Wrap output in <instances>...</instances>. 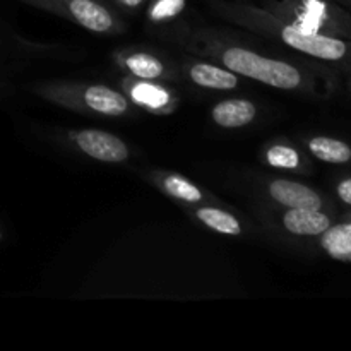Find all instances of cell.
Masks as SVG:
<instances>
[{"label": "cell", "instance_id": "cell-3", "mask_svg": "<svg viewBox=\"0 0 351 351\" xmlns=\"http://www.w3.org/2000/svg\"><path fill=\"white\" fill-rule=\"evenodd\" d=\"M221 62L235 74L256 79L278 89H297L305 81L304 74L288 62L263 57L247 48H226L221 53Z\"/></svg>", "mask_w": 351, "mask_h": 351}, {"label": "cell", "instance_id": "cell-19", "mask_svg": "<svg viewBox=\"0 0 351 351\" xmlns=\"http://www.w3.org/2000/svg\"><path fill=\"white\" fill-rule=\"evenodd\" d=\"M336 192H338L339 199H341L345 204L351 206V178H345V180L339 182L338 187H336Z\"/></svg>", "mask_w": 351, "mask_h": 351}, {"label": "cell", "instance_id": "cell-12", "mask_svg": "<svg viewBox=\"0 0 351 351\" xmlns=\"http://www.w3.org/2000/svg\"><path fill=\"white\" fill-rule=\"evenodd\" d=\"M308 151L314 154L317 160L324 163L345 165L351 161V146L345 141L335 139V137H312L308 141Z\"/></svg>", "mask_w": 351, "mask_h": 351}, {"label": "cell", "instance_id": "cell-5", "mask_svg": "<svg viewBox=\"0 0 351 351\" xmlns=\"http://www.w3.org/2000/svg\"><path fill=\"white\" fill-rule=\"evenodd\" d=\"M79 149L91 156L93 160L105 163H120L129 158V147L120 137L105 130L86 129L75 134Z\"/></svg>", "mask_w": 351, "mask_h": 351}, {"label": "cell", "instance_id": "cell-8", "mask_svg": "<svg viewBox=\"0 0 351 351\" xmlns=\"http://www.w3.org/2000/svg\"><path fill=\"white\" fill-rule=\"evenodd\" d=\"M82 101L89 110L101 115L120 117L129 108V101L122 93L106 86H89L82 93Z\"/></svg>", "mask_w": 351, "mask_h": 351}, {"label": "cell", "instance_id": "cell-21", "mask_svg": "<svg viewBox=\"0 0 351 351\" xmlns=\"http://www.w3.org/2000/svg\"><path fill=\"white\" fill-rule=\"evenodd\" d=\"M345 2H348V3H350V5H351V0H345Z\"/></svg>", "mask_w": 351, "mask_h": 351}, {"label": "cell", "instance_id": "cell-20", "mask_svg": "<svg viewBox=\"0 0 351 351\" xmlns=\"http://www.w3.org/2000/svg\"><path fill=\"white\" fill-rule=\"evenodd\" d=\"M117 2L122 3L123 7H129V9H136V7H139L144 0H117Z\"/></svg>", "mask_w": 351, "mask_h": 351}, {"label": "cell", "instance_id": "cell-6", "mask_svg": "<svg viewBox=\"0 0 351 351\" xmlns=\"http://www.w3.org/2000/svg\"><path fill=\"white\" fill-rule=\"evenodd\" d=\"M271 197L288 209H322L321 194L308 185L293 180H274L269 184Z\"/></svg>", "mask_w": 351, "mask_h": 351}, {"label": "cell", "instance_id": "cell-18", "mask_svg": "<svg viewBox=\"0 0 351 351\" xmlns=\"http://www.w3.org/2000/svg\"><path fill=\"white\" fill-rule=\"evenodd\" d=\"M185 9V0H156L151 5L149 17L151 21H168L177 17Z\"/></svg>", "mask_w": 351, "mask_h": 351}, {"label": "cell", "instance_id": "cell-17", "mask_svg": "<svg viewBox=\"0 0 351 351\" xmlns=\"http://www.w3.org/2000/svg\"><path fill=\"white\" fill-rule=\"evenodd\" d=\"M267 163L276 168H298L300 154L290 146H273L267 151Z\"/></svg>", "mask_w": 351, "mask_h": 351}, {"label": "cell", "instance_id": "cell-10", "mask_svg": "<svg viewBox=\"0 0 351 351\" xmlns=\"http://www.w3.org/2000/svg\"><path fill=\"white\" fill-rule=\"evenodd\" d=\"M191 79L201 88L233 89L239 84V77L230 69H221L211 64H195L191 67Z\"/></svg>", "mask_w": 351, "mask_h": 351}, {"label": "cell", "instance_id": "cell-16", "mask_svg": "<svg viewBox=\"0 0 351 351\" xmlns=\"http://www.w3.org/2000/svg\"><path fill=\"white\" fill-rule=\"evenodd\" d=\"M163 187L168 194H171L177 199H182L185 202H199L202 199V192L199 191V187H195L192 182L185 180L184 177H178V175L165 177Z\"/></svg>", "mask_w": 351, "mask_h": 351}, {"label": "cell", "instance_id": "cell-9", "mask_svg": "<svg viewBox=\"0 0 351 351\" xmlns=\"http://www.w3.org/2000/svg\"><path fill=\"white\" fill-rule=\"evenodd\" d=\"M211 115L219 127L237 129L252 122L257 115V108L249 99H226L213 108Z\"/></svg>", "mask_w": 351, "mask_h": 351}, {"label": "cell", "instance_id": "cell-11", "mask_svg": "<svg viewBox=\"0 0 351 351\" xmlns=\"http://www.w3.org/2000/svg\"><path fill=\"white\" fill-rule=\"evenodd\" d=\"M321 247L332 259L351 263V219L329 226L321 235Z\"/></svg>", "mask_w": 351, "mask_h": 351}, {"label": "cell", "instance_id": "cell-13", "mask_svg": "<svg viewBox=\"0 0 351 351\" xmlns=\"http://www.w3.org/2000/svg\"><path fill=\"white\" fill-rule=\"evenodd\" d=\"M195 215L206 226L218 233H225V235H240L242 233V225H240L239 219L230 213L221 211V209L201 208L197 209Z\"/></svg>", "mask_w": 351, "mask_h": 351}, {"label": "cell", "instance_id": "cell-7", "mask_svg": "<svg viewBox=\"0 0 351 351\" xmlns=\"http://www.w3.org/2000/svg\"><path fill=\"white\" fill-rule=\"evenodd\" d=\"M283 225L293 235L321 237L332 225V219L322 209H288Z\"/></svg>", "mask_w": 351, "mask_h": 351}, {"label": "cell", "instance_id": "cell-14", "mask_svg": "<svg viewBox=\"0 0 351 351\" xmlns=\"http://www.w3.org/2000/svg\"><path fill=\"white\" fill-rule=\"evenodd\" d=\"M130 96L134 98V101H137L139 105L147 106V108L153 110H161L167 105H170L171 98L168 95L167 89H163L161 86L153 84L149 81L136 82V84L130 88Z\"/></svg>", "mask_w": 351, "mask_h": 351}, {"label": "cell", "instance_id": "cell-2", "mask_svg": "<svg viewBox=\"0 0 351 351\" xmlns=\"http://www.w3.org/2000/svg\"><path fill=\"white\" fill-rule=\"evenodd\" d=\"M264 9L305 31L351 40V16L331 0H271Z\"/></svg>", "mask_w": 351, "mask_h": 351}, {"label": "cell", "instance_id": "cell-15", "mask_svg": "<svg viewBox=\"0 0 351 351\" xmlns=\"http://www.w3.org/2000/svg\"><path fill=\"white\" fill-rule=\"evenodd\" d=\"M125 67L129 69L130 74L143 81H154V79L163 75V64L156 57L149 53H134L127 57Z\"/></svg>", "mask_w": 351, "mask_h": 351}, {"label": "cell", "instance_id": "cell-1", "mask_svg": "<svg viewBox=\"0 0 351 351\" xmlns=\"http://www.w3.org/2000/svg\"><path fill=\"white\" fill-rule=\"evenodd\" d=\"M235 10L242 14V21H252V23H259L261 26L278 29L281 40L293 50L308 55L312 58H317V60L338 65L343 71L351 74V40L305 31L295 24L273 16L266 9L240 5L235 7Z\"/></svg>", "mask_w": 351, "mask_h": 351}, {"label": "cell", "instance_id": "cell-4", "mask_svg": "<svg viewBox=\"0 0 351 351\" xmlns=\"http://www.w3.org/2000/svg\"><path fill=\"white\" fill-rule=\"evenodd\" d=\"M26 2L69 17L79 26L95 33H108L115 27L112 12L98 0H26Z\"/></svg>", "mask_w": 351, "mask_h": 351}]
</instances>
